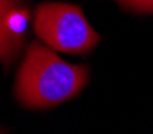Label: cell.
<instances>
[{
  "label": "cell",
  "instance_id": "cell-4",
  "mask_svg": "<svg viewBox=\"0 0 153 134\" xmlns=\"http://www.w3.org/2000/svg\"><path fill=\"white\" fill-rule=\"evenodd\" d=\"M121 7L140 13H153V0H117Z\"/></svg>",
  "mask_w": 153,
  "mask_h": 134
},
{
  "label": "cell",
  "instance_id": "cell-5",
  "mask_svg": "<svg viewBox=\"0 0 153 134\" xmlns=\"http://www.w3.org/2000/svg\"><path fill=\"white\" fill-rule=\"evenodd\" d=\"M0 134H3V129L2 128H0Z\"/></svg>",
  "mask_w": 153,
  "mask_h": 134
},
{
  "label": "cell",
  "instance_id": "cell-1",
  "mask_svg": "<svg viewBox=\"0 0 153 134\" xmlns=\"http://www.w3.org/2000/svg\"><path fill=\"white\" fill-rule=\"evenodd\" d=\"M89 78L86 66L69 64L53 50L33 42L16 77V98L30 109H46L76 96Z\"/></svg>",
  "mask_w": 153,
  "mask_h": 134
},
{
  "label": "cell",
  "instance_id": "cell-2",
  "mask_svg": "<svg viewBox=\"0 0 153 134\" xmlns=\"http://www.w3.org/2000/svg\"><path fill=\"white\" fill-rule=\"evenodd\" d=\"M33 29L37 37L48 46L69 54H85L100 40L81 8L70 3L48 2L38 5Z\"/></svg>",
  "mask_w": 153,
  "mask_h": 134
},
{
  "label": "cell",
  "instance_id": "cell-3",
  "mask_svg": "<svg viewBox=\"0 0 153 134\" xmlns=\"http://www.w3.org/2000/svg\"><path fill=\"white\" fill-rule=\"evenodd\" d=\"M27 18L22 0H0V61L5 67L21 51Z\"/></svg>",
  "mask_w": 153,
  "mask_h": 134
}]
</instances>
